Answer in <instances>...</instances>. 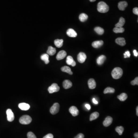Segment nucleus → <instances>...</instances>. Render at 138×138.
<instances>
[{"mask_svg": "<svg viewBox=\"0 0 138 138\" xmlns=\"http://www.w3.org/2000/svg\"><path fill=\"white\" fill-rule=\"evenodd\" d=\"M69 112H70V113L74 117L77 116L79 113V111L77 108L74 106L70 107L69 109Z\"/></svg>", "mask_w": 138, "mask_h": 138, "instance_id": "8", "label": "nucleus"}, {"mask_svg": "<svg viewBox=\"0 0 138 138\" xmlns=\"http://www.w3.org/2000/svg\"><path fill=\"white\" fill-rule=\"evenodd\" d=\"M88 84L89 88L91 89H95L96 87V82L93 79H90L88 80Z\"/></svg>", "mask_w": 138, "mask_h": 138, "instance_id": "12", "label": "nucleus"}, {"mask_svg": "<svg viewBox=\"0 0 138 138\" xmlns=\"http://www.w3.org/2000/svg\"><path fill=\"white\" fill-rule=\"evenodd\" d=\"M94 31L97 33L98 34L100 35H102L103 34L104 32L103 28H102L101 27H96L94 28Z\"/></svg>", "mask_w": 138, "mask_h": 138, "instance_id": "27", "label": "nucleus"}, {"mask_svg": "<svg viewBox=\"0 0 138 138\" xmlns=\"http://www.w3.org/2000/svg\"><path fill=\"white\" fill-rule=\"evenodd\" d=\"M112 121H113V119L112 118V117L110 116H107L105 119V120L103 123V124L104 126L107 127L111 124Z\"/></svg>", "mask_w": 138, "mask_h": 138, "instance_id": "10", "label": "nucleus"}, {"mask_svg": "<svg viewBox=\"0 0 138 138\" xmlns=\"http://www.w3.org/2000/svg\"><path fill=\"white\" fill-rule=\"evenodd\" d=\"M60 109V105L58 103H54L51 107L50 109V112L51 114L54 115L58 112Z\"/></svg>", "mask_w": 138, "mask_h": 138, "instance_id": "5", "label": "nucleus"}, {"mask_svg": "<svg viewBox=\"0 0 138 138\" xmlns=\"http://www.w3.org/2000/svg\"><path fill=\"white\" fill-rule=\"evenodd\" d=\"M56 53V50L55 48H53L51 46H50L48 48L47 51V54L49 55L53 56Z\"/></svg>", "mask_w": 138, "mask_h": 138, "instance_id": "19", "label": "nucleus"}, {"mask_svg": "<svg viewBox=\"0 0 138 138\" xmlns=\"http://www.w3.org/2000/svg\"><path fill=\"white\" fill-rule=\"evenodd\" d=\"M87 57L86 54L83 52H80L77 55V60L80 63H83L86 60Z\"/></svg>", "mask_w": 138, "mask_h": 138, "instance_id": "7", "label": "nucleus"}, {"mask_svg": "<svg viewBox=\"0 0 138 138\" xmlns=\"http://www.w3.org/2000/svg\"><path fill=\"white\" fill-rule=\"evenodd\" d=\"M125 23V20L124 19L121 17L119 19V22L115 24V26L116 27H122L123 26Z\"/></svg>", "mask_w": 138, "mask_h": 138, "instance_id": "21", "label": "nucleus"}, {"mask_svg": "<svg viewBox=\"0 0 138 138\" xmlns=\"http://www.w3.org/2000/svg\"><path fill=\"white\" fill-rule=\"evenodd\" d=\"M136 113H137V116L138 115V107L137 106L136 108Z\"/></svg>", "mask_w": 138, "mask_h": 138, "instance_id": "43", "label": "nucleus"}, {"mask_svg": "<svg viewBox=\"0 0 138 138\" xmlns=\"http://www.w3.org/2000/svg\"><path fill=\"white\" fill-rule=\"evenodd\" d=\"M134 137L135 138H138V132L135 133L134 134Z\"/></svg>", "mask_w": 138, "mask_h": 138, "instance_id": "42", "label": "nucleus"}, {"mask_svg": "<svg viewBox=\"0 0 138 138\" xmlns=\"http://www.w3.org/2000/svg\"><path fill=\"white\" fill-rule=\"evenodd\" d=\"M67 35L70 37H76L77 36V34L72 28H69L66 32Z\"/></svg>", "mask_w": 138, "mask_h": 138, "instance_id": "11", "label": "nucleus"}, {"mask_svg": "<svg viewBox=\"0 0 138 138\" xmlns=\"http://www.w3.org/2000/svg\"><path fill=\"white\" fill-rule=\"evenodd\" d=\"M67 55L66 52L64 50H61V51H59L58 54L56 57V58L58 60H62L66 57Z\"/></svg>", "mask_w": 138, "mask_h": 138, "instance_id": "9", "label": "nucleus"}, {"mask_svg": "<svg viewBox=\"0 0 138 138\" xmlns=\"http://www.w3.org/2000/svg\"><path fill=\"white\" fill-rule=\"evenodd\" d=\"M85 106V107H86L87 108V109H88V110H90L91 109V107L90 105L89 104H86Z\"/></svg>", "mask_w": 138, "mask_h": 138, "instance_id": "37", "label": "nucleus"}, {"mask_svg": "<svg viewBox=\"0 0 138 138\" xmlns=\"http://www.w3.org/2000/svg\"><path fill=\"white\" fill-rule=\"evenodd\" d=\"M104 42L102 40L96 41L92 43V46L94 48H99L101 47L103 45Z\"/></svg>", "mask_w": 138, "mask_h": 138, "instance_id": "16", "label": "nucleus"}, {"mask_svg": "<svg viewBox=\"0 0 138 138\" xmlns=\"http://www.w3.org/2000/svg\"><path fill=\"white\" fill-rule=\"evenodd\" d=\"M27 137L28 138H37L35 135L32 132H29L27 134Z\"/></svg>", "mask_w": 138, "mask_h": 138, "instance_id": "32", "label": "nucleus"}, {"mask_svg": "<svg viewBox=\"0 0 138 138\" xmlns=\"http://www.w3.org/2000/svg\"><path fill=\"white\" fill-rule=\"evenodd\" d=\"M92 102H93V103L94 104H98V102L97 101V100H96L95 99V98H93L92 99Z\"/></svg>", "mask_w": 138, "mask_h": 138, "instance_id": "40", "label": "nucleus"}, {"mask_svg": "<svg viewBox=\"0 0 138 138\" xmlns=\"http://www.w3.org/2000/svg\"><path fill=\"white\" fill-rule=\"evenodd\" d=\"M60 88L58 85L56 83H54L50 86L48 88V91L50 94L57 92L59 91Z\"/></svg>", "mask_w": 138, "mask_h": 138, "instance_id": "4", "label": "nucleus"}, {"mask_svg": "<svg viewBox=\"0 0 138 138\" xmlns=\"http://www.w3.org/2000/svg\"><path fill=\"white\" fill-rule=\"evenodd\" d=\"M115 131L120 135L123 134L124 131V128L123 126H117L115 128Z\"/></svg>", "mask_w": 138, "mask_h": 138, "instance_id": "31", "label": "nucleus"}, {"mask_svg": "<svg viewBox=\"0 0 138 138\" xmlns=\"http://www.w3.org/2000/svg\"><path fill=\"white\" fill-rule=\"evenodd\" d=\"M127 95L125 93H122L120 95L117 96V98L121 101H124L127 98Z\"/></svg>", "mask_w": 138, "mask_h": 138, "instance_id": "25", "label": "nucleus"}, {"mask_svg": "<svg viewBox=\"0 0 138 138\" xmlns=\"http://www.w3.org/2000/svg\"><path fill=\"white\" fill-rule=\"evenodd\" d=\"M124 28L123 27H116L114 28L113 29V31L116 34L122 33L124 31Z\"/></svg>", "mask_w": 138, "mask_h": 138, "instance_id": "26", "label": "nucleus"}, {"mask_svg": "<svg viewBox=\"0 0 138 138\" xmlns=\"http://www.w3.org/2000/svg\"><path fill=\"white\" fill-rule=\"evenodd\" d=\"M133 52H134V55L135 57H137V56H138V52L137 51V50H135L133 51Z\"/></svg>", "mask_w": 138, "mask_h": 138, "instance_id": "39", "label": "nucleus"}, {"mask_svg": "<svg viewBox=\"0 0 138 138\" xmlns=\"http://www.w3.org/2000/svg\"><path fill=\"white\" fill-rule=\"evenodd\" d=\"M123 73V70L121 68L119 67H116L112 70L111 74L113 78L117 80L122 77Z\"/></svg>", "mask_w": 138, "mask_h": 138, "instance_id": "1", "label": "nucleus"}, {"mask_svg": "<svg viewBox=\"0 0 138 138\" xmlns=\"http://www.w3.org/2000/svg\"><path fill=\"white\" fill-rule=\"evenodd\" d=\"M99 116V113L97 112H94V113H92L90 115V121H92L97 119L98 117Z\"/></svg>", "mask_w": 138, "mask_h": 138, "instance_id": "28", "label": "nucleus"}, {"mask_svg": "<svg viewBox=\"0 0 138 138\" xmlns=\"http://www.w3.org/2000/svg\"><path fill=\"white\" fill-rule=\"evenodd\" d=\"M74 61L73 60V58L71 56H68L66 58V62L68 65H71L73 63V61Z\"/></svg>", "mask_w": 138, "mask_h": 138, "instance_id": "30", "label": "nucleus"}, {"mask_svg": "<svg viewBox=\"0 0 138 138\" xmlns=\"http://www.w3.org/2000/svg\"><path fill=\"white\" fill-rule=\"evenodd\" d=\"M63 39H56L54 41V45L58 48H61L63 45Z\"/></svg>", "mask_w": 138, "mask_h": 138, "instance_id": "22", "label": "nucleus"}, {"mask_svg": "<svg viewBox=\"0 0 138 138\" xmlns=\"http://www.w3.org/2000/svg\"><path fill=\"white\" fill-rule=\"evenodd\" d=\"M7 119L9 122H12L14 119V115L11 109H8L6 111Z\"/></svg>", "mask_w": 138, "mask_h": 138, "instance_id": "6", "label": "nucleus"}, {"mask_svg": "<svg viewBox=\"0 0 138 138\" xmlns=\"http://www.w3.org/2000/svg\"><path fill=\"white\" fill-rule=\"evenodd\" d=\"M97 11L100 12L105 13L109 11V7L104 2H100L97 4Z\"/></svg>", "mask_w": 138, "mask_h": 138, "instance_id": "2", "label": "nucleus"}, {"mask_svg": "<svg viewBox=\"0 0 138 138\" xmlns=\"http://www.w3.org/2000/svg\"><path fill=\"white\" fill-rule=\"evenodd\" d=\"M43 138H54V135L51 134H49L45 135Z\"/></svg>", "mask_w": 138, "mask_h": 138, "instance_id": "35", "label": "nucleus"}, {"mask_svg": "<svg viewBox=\"0 0 138 138\" xmlns=\"http://www.w3.org/2000/svg\"><path fill=\"white\" fill-rule=\"evenodd\" d=\"M63 87L65 89H68L72 86V83L69 80H65L63 83Z\"/></svg>", "mask_w": 138, "mask_h": 138, "instance_id": "15", "label": "nucleus"}, {"mask_svg": "<svg viewBox=\"0 0 138 138\" xmlns=\"http://www.w3.org/2000/svg\"><path fill=\"white\" fill-rule=\"evenodd\" d=\"M131 84L132 85H138V77H136L135 79L134 80H132L131 82Z\"/></svg>", "mask_w": 138, "mask_h": 138, "instance_id": "33", "label": "nucleus"}, {"mask_svg": "<svg viewBox=\"0 0 138 138\" xmlns=\"http://www.w3.org/2000/svg\"><path fill=\"white\" fill-rule=\"evenodd\" d=\"M125 54H126V55L127 56V57L128 58H129L130 56V52L129 51H126V52L125 53Z\"/></svg>", "mask_w": 138, "mask_h": 138, "instance_id": "38", "label": "nucleus"}, {"mask_svg": "<svg viewBox=\"0 0 138 138\" xmlns=\"http://www.w3.org/2000/svg\"><path fill=\"white\" fill-rule=\"evenodd\" d=\"M19 107L21 110L23 111H27L30 108V106L28 104L22 103L19 104Z\"/></svg>", "mask_w": 138, "mask_h": 138, "instance_id": "14", "label": "nucleus"}, {"mask_svg": "<svg viewBox=\"0 0 138 138\" xmlns=\"http://www.w3.org/2000/svg\"><path fill=\"white\" fill-rule=\"evenodd\" d=\"M88 16L84 13L80 14L79 16V19L82 22H84L88 19Z\"/></svg>", "mask_w": 138, "mask_h": 138, "instance_id": "24", "label": "nucleus"}, {"mask_svg": "<svg viewBox=\"0 0 138 138\" xmlns=\"http://www.w3.org/2000/svg\"><path fill=\"white\" fill-rule=\"evenodd\" d=\"M61 70L63 72L67 73L71 75H72L73 74L72 72L71 71V68L67 66H64L63 67H62L61 68Z\"/></svg>", "mask_w": 138, "mask_h": 138, "instance_id": "23", "label": "nucleus"}, {"mask_svg": "<svg viewBox=\"0 0 138 138\" xmlns=\"http://www.w3.org/2000/svg\"><path fill=\"white\" fill-rule=\"evenodd\" d=\"M84 135L83 134H79L77 135L76 137H74V138H84Z\"/></svg>", "mask_w": 138, "mask_h": 138, "instance_id": "36", "label": "nucleus"}, {"mask_svg": "<svg viewBox=\"0 0 138 138\" xmlns=\"http://www.w3.org/2000/svg\"><path fill=\"white\" fill-rule=\"evenodd\" d=\"M31 121L32 119L28 115H24L21 117L19 119L20 123L22 124H28L31 123Z\"/></svg>", "mask_w": 138, "mask_h": 138, "instance_id": "3", "label": "nucleus"}, {"mask_svg": "<svg viewBox=\"0 0 138 138\" xmlns=\"http://www.w3.org/2000/svg\"><path fill=\"white\" fill-rule=\"evenodd\" d=\"M116 43L121 46H124L126 45V40L123 38H118L115 40Z\"/></svg>", "mask_w": 138, "mask_h": 138, "instance_id": "18", "label": "nucleus"}, {"mask_svg": "<svg viewBox=\"0 0 138 138\" xmlns=\"http://www.w3.org/2000/svg\"><path fill=\"white\" fill-rule=\"evenodd\" d=\"M106 57L104 55H102L97 58V63L99 65H102L103 64L104 62L106 60Z\"/></svg>", "mask_w": 138, "mask_h": 138, "instance_id": "17", "label": "nucleus"}, {"mask_svg": "<svg viewBox=\"0 0 138 138\" xmlns=\"http://www.w3.org/2000/svg\"><path fill=\"white\" fill-rule=\"evenodd\" d=\"M115 90L113 88H110V87H107L105 89L104 91V94L107 93H113L115 92Z\"/></svg>", "mask_w": 138, "mask_h": 138, "instance_id": "29", "label": "nucleus"}, {"mask_svg": "<svg viewBox=\"0 0 138 138\" xmlns=\"http://www.w3.org/2000/svg\"><path fill=\"white\" fill-rule=\"evenodd\" d=\"M133 12L135 15H138V8H133Z\"/></svg>", "mask_w": 138, "mask_h": 138, "instance_id": "34", "label": "nucleus"}, {"mask_svg": "<svg viewBox=\"0 0 138 138\" xmlns=\"http://www.w3.org/2000/svg\"><path fill=\"white\" fill-rule=\"evenodd\" d=\"M128 4L126 1H122L119 2L118 4V7L120 11H124L125 8L127 6Z\"/></svg>", "mask_w": 138, "mask_h": 138, "instance_id": "13", "label": "nucleus"}, {"mask_svg": "<svg viewBox=\"0 0 138 138\" xmlns=\"http://www.w3.org/2000/svg\"><path fill=\"white\" fill-rule=\"evenodd\" d=\"M71 65V66H73V67H74V66H75L76 65V62L74 61Z\"/></svg>", "mask_w": 138, "mask_h": 138, "instance_id": "41", "label": "nucleus"}, {"mask_svg": "<svg viewBox=\"0 0 138 138\" xmlns=\"http://www.w3.org/2000/svg\"><path fill=\"white\" fill-rule=\"evenodd\" d=\"M49 55L47 54H44L41 56V60L44 61L46 64H48L49 63Z\"/></svg>", "mask_w": 138, "mask_h": 138, "instance_id": "20", "label": "nucleus"}, {"mask_svg": "<svg viewBox=\"0 0 138 138\" xmlns=\"http://www.w3.org/2000/svg\"><path fill=\"white\" fill-rule=\"evenodd\" d=\"M89 0L91 2H95V1H96V0Z\"/></svg>", "mask_w": 138, "mask_h": 138, "instance_id": "44", "label": "nucleus"}]
</instances>
